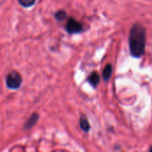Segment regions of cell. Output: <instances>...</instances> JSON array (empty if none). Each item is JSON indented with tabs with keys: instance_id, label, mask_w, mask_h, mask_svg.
<instances>
[{
	"instance_id": "cell-1",
	"label": "cell",
	"mask_w": 152,
	"mask_h": 152,
	"mask_svg": "<svg viewBox=\"0 0 152 152\" xmlns=\"http://www.w3.org/2000/svg\"><path fill=\"white\" fill-rule=\"evenodd\" d=\"M147 42V30L140 23H135L129 33V50L134 58L142 57L145 53Z\"/></svg>"
},
{
	"instance_id": "cell-6",
	"label": "cell",
	"mask_w": 152,
	"mask_h": 152,
	"mask_svg": "<svg viewBox=\"0 0 152 152\" xmlns=\"http://www.w3.org/2000/svg\"><path fill=\"white\" fill-rule=\"evenodd\" d=\"M112 74V66L111 64H107L103 70V78L104 80H109Z\"/></svg>"
},
{
	"instance_id": "cell-10",
	"label": "cell",
	"mask_w": 152,
	"mask_h": 152,
	"mask_svg": "<svg viewBox=\"0 0 152 152\" xmlns=\"http://www.w3.org/2000/svg\"><path fill=\"white\" fill-rule=\"evenodd\" d=\"M150 152H152V148H151V151H150Z\"/></svg>"
},
{
	"instance_id": "cell-9",
	"label": "cell",
	"mask_w": 152,
	"mask_h": 152,
	"mask_svg": "<svg viewBox=\"0 0 152 152\" xmlns=\"http://www.w3.org/2000/svg\"><path fill=\"white\" fill-rule=\"evenodd\" d=\"M19 2L24 7H29L34 4L35 0H19Z\"/></svg>"
},
{
	"instance_id": "cell-7",
	"label": "cell",
	"mask_w": 152,
	"mask_h": 152,
	"mask_svg": "<svg viewBox=\"0 0 152 152\" xmlns=\"http://www.w3.org/2000/svg\"><path fill=\"white\" fill-rule=\"evenodd\" d=\"M80 126H81V128H82L84 131H86V132H87V131L90 129L89 122H88V120H87L85 117H82V118H80Z\"/></svg>"
},
{
	"instance_id": "cell-4",
	"label": "cell",
	"mask_w": 152,
	"mask_h": 152,
	"mask_svg": "<svg viewBox=\"0 0 152 152\" xmlns=\"http://www.w3.org/2000/svg\"><path fill=\"white\" fill-rule=\"evenodd\" d=\"M88 81L93 86H97L100 83V76L97 72H93L88 77Z\"/></svg>"
},
{
	"instance_id": "cell-2",
	"label": "cell",
	"mask_w": 152,
	"mask_h": 152,
	"mask_svg": "<svg viewBox=\"0 0 152 152\" xmlns=\"http://www.w3.org/2000/svg\"><path fill=\"white\" fill-rule=\"evenodd\" d=\"M20 84H21V77L18 72L12 71L8 74L6 77V85L9 88L18 89Z\"/></svg>"
},
{
	"instance_id": "cell-3",
	"label": "cell",
	"mask_w": 152,
	"mask_h": 152,
	"mask_svg": "<svg viewBox=\"0 0 152 152\" xmlns=\"http://www.w3.org/2000/svg\"><path fill=\"white\" fill-rule=\"evenodd\" d=\"M66 30L69 34H77L84 30V26L74 18H69L66 24Z\"/></svg>"
},
{
	"instance_id": "cell-8",
	"label": "cell",
	"mask_w": 152,
	"mask_h": 152,
	"mask_svg": "<svg viewBox=\"0 0 152 152\" xmlns=\"http://www.w3.org/2000/svg\"><path fill=\"white\" fill-rule=\"evenodd\" d=\"M66 17H67V13H66V12H64L63 10L58 11V12L55 13V18H56L58 20H63Z\"/></svg>"
},
{
	"instance_id": "cell-5",
	"label": "cell",
	"mask_w": 152,
	"mask_h": 152,
	"mask_svg": "<svg viewBox=\"0 0 152 152\" xmlns=\"http://www.w3.org/2000/svg\"><path fill=\"white\" fill-rule=\"evenodd\" d=\"M37 119H38V115H37V114H33V115L28 119V121L26 122V124H25V128H28V129L31 128V127L37 123Z\"/></svg>"
}]
</instances>
